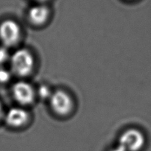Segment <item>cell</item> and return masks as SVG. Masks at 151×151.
Wrapping results in <instances>:
<instances>
[{
	"label": "cell",
	"instance_id": "9",
	"mask_svg": "<svg viewBox=\"0 0 151 151\" xmlns=\"http://www.w3.org/2000/svg\"><path fill=\"white\" fill-rule=\"evenodd\" d=\"M11 54L9 52L8 48L1 46L0 47V65L5 63L6 62L10 61Z\"/></svg>",
	"mask_w": 151,
	"mask_h": 151
},
{
	"label": "cell",
	"instance_id": "7",
	"mask_svg": "<svg viewBox=\"0 0 151 151\" xmlns=\"http://www.w3.org/2000/svg\"><path fill=\"white\" fill-rule=\"evenodd\" d=\"M50 17V10L42 4H36L31 7L28 13V18L32 24L41 27L45 24Z\"/></svg>",
	"mask_w": 151,
	"mask_h": 151
},
{
	"label": "cell",
	"instance_id": "3",
	"mask_svg": "<svg viewBox=\"0 0 151 151\" xmlns=\"http://www.w3.org/2000/svg\"><path fill=\"white\" fill-rule=\"evenodd\" d=\"M48 102L53 113L59 116H69L75 108L73 97L63 89L54 90Z\"/></svg>",
	"mask_w": 151,
	"mask_h": 151
},
{
	"label": "cell",
	"instance_id": "12",
	"mask_svg": "<svg viewBox=\"0 0 151 151\" xmlns=\"http://www.w3.org/2000/svg\"><path fill=\"white\" fill-rule=\"evenodd\" d=\"M4 109H3L2 105H1V103H0V119H1L2 117H4Z\"/></svg>",
	"mask_w": 151,
	"mask_h": 151
},
{
	"label": "cell",
	"instance_id": "4",
	"mask_svg": "<svg viewBox=\"0 0 151 151\" xmlns=\"http://www.w3.org/2000/svg\"><path fill=\"white\" fill-rule=\"evenodd\" d=\"M22 37V28L16 21L7 19L0 24V41L2 46L7 48L16 47Z\"/></svg>",
	"mask_w": 151,
	"mask_h": 151
},
{
	"label": "cell",
	"instance_id": "13",
	"mask_svg": "<svg viewBox=\"0 0 151 151\" xmlns=\"http://www.w3.org/2000/svg\"><path fill=\"white\" fill-rule=\"evenodd\" d=\"M35 1H38V2H39V3H43V2H44V1H47V0H35Z\"/></svg>",
	"mask_w": 151,
	"mask_h": 151
},
{
	"label": "cell",
	"instance_id": "8",
	"mask_svg": "<svg viewBox=\"0 0 151 151\" xmlns=\"http://www.w3.org/2000/svg\"><path fill=\"white\" fill-rule=\"evenodd\" d=\"M53 91H54V90L52 89V88L48 84H41L39 86L36 88L37 99H41L42 100L49 101Z\"/></svg>",
	"mask_w": 151,
	"mask_h": 151
},
{
	"label": "cell",
	"instance_id": "5",
	"mask_svg": "<svg viewBox=\"0 0 151 151\" xmlns=\"http://www.w3.org/2000/svg\"><path fill=\"white\" fill-rule=\"evenodd\" d=\"M118 144L126 151H139L145 144V137L139 129L128 128L120 134Z\"/></svg>",
	"mask_w": 151,
	"mask_h": 151
},
{
	"label": "cell",
	"instance_id": "11",
	"mask_svg": "<svg viewBox=\"0 0 151 151\" xmlns=\"http://www.w3.org/2000/svg\"><path fill=\"white\" fill-rule=\"evenodd\" d=\"M110 151H126V150H125L122 146L119 145V144H117V145L115 146L114 147H113V148H112Z\"/></svg>",
	"mask_w": 151,
	"mask_h": 151
},
{
	"label": "cell",
	"instance_id": "6",
	"mask_svg": "<svg viewBox=\"0 0 151 151\" xmlns=\"http://www.w3.org/2000/svg\"><path fill=\"white\" fill-rule=\"evenodd\" d=\"M4 121L13 128H22L30 122L31 114L27 108L22 106L10 108L4 113Z\"/></svg>",
	"mask_w": 151,
	"mask_h": 151
},
{
	"label": "cell",
	"instance_id": "1",
	"mask_svg": "<svg viewBox=\"0 0 151 151\" xmlns=\"http://www.w3.org/2000/svg\"><path fill=\"white\" fill-rule=\"evenodd\" d=\"M11 72L22 79L32 74L35 68V58L33 53L27 48H19L11 54L10 59Z\"/></svg>",
	"mask_w": 151,
	"mask_h": 151
},
{
	"label": "cell",
	"instance_id": "10",
	"mask_svg": "<svg viewBox=\"0 0 151 151\" xmlns=\"http://www.w3.org/2000/svg\"><path fill=\"white\" fill-rule=\"evenodd\" d=\"M12 73L11 70H7L4 68H0V83H7L11 79Z\"/></svg>",
	"mask_w": 151,
	"mask_h": 151
},
{
	"label": "cell",
	"instance_id": "2",
	"mask_svg": "<svg viewBox=\"0 0 151 151\" xmlns=\"http://www.w3.org/2000/svg\"><path fill=\"white\" fill-rule=\"evenodd\" d=\"M11 92L19 106L27 109L28 106L33 105L37 99L36 87L26 80H19L14 83Z\"/></svg>",
	"mask_w": 151,
	"mask_h": 151
}]
</instances>
